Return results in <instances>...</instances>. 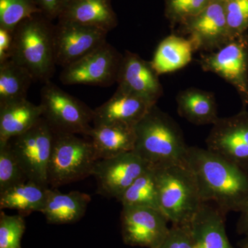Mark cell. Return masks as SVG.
I'll return each instance as SVG.
<instances>
[{"instance_id": "cell-1", "label": "cell", "mask_w": 248, "mask_h": 248, "mask_svg": "<svg viewBox=\"0 0 248 248\" xmlns=\"http://www.w3.org/2000/svg\"><path fill=\"white\" fill-rule=\"evenodd\" d=\"M185 163L195 175L203 203L213 202L225 215L242 211L248 202L247 171L200 147H188Z\"/></svg>"}, {"instance_id": "cell-2", "label": "cell", "mask_w": 248, "mask_h": 248, "mask_svg": "<svg viewBox=\"0 0 248 248\" xmlns=\"http://www.w3.org/2000/svg\"><path fill=\"white\" fill-rule=\"evenodd\" d=\"M134 152L155 169L185 164L189 146L179 124L155 104L135 126Z\"/></svg>"}, {"instance_id": "cell-3", "label": "cell", "mask_w": 248, "mask_h": 248, "mask_svg": "<svg viewBox=\"0 0 248 248\" xmlns=\"http://www.w3.org/2000/svg\"><path fill=\"white\" fill-rule=\"evenodd\" d=\"M54 27L42 14L18 24L13 32L10 60L27 69L35 81H50L57 65Z\"/></svg>"}, {"instance_id": "cell-4", "label": "cell", "mask_w": 248, "mask_h": 248, "mask_svg": "<svg viewBox=\"0 0 248 248\" xmlns=\"http://www.w3.org/2000/svg\"><path fill=\"white\" fill-rule=\"evenodd\" d=\"M155 173L160 211L174 226L189 224L203 203L193 172L185 163Z\"/></svg>"}, {"instance_id": "cell-5", "label": "cell", "mask_w": 248, "mask_h": 248, "mask_svg": "<svg viewBox=\"0 0 248 248\" xmlns=\"http://www.w3.org/2000/svg\"><path fill=\"white\" fill-rule=\"evenodd\" d=\"M97 161L91 140L74 134L55 132L49 164V186L58 187L92 176Z\"/></svg>"}, {"instance_id": "cell-6", "label": "cell", "mask_w": 248, "mask_h": 248, "mask_svg": "<svg viewBox=\"0 0 248 248\" xmlns=\"http://www.w3.org/2000/svg\"><path fill=\"white\" fill-rule=\"evenodd\" d=\"M40 104L44 118L54 131L89 136L94 110L51 81L45 83L41 90Z\"/></svg>"}, {"instance_id": "cell-7", "label": "cell", "mask_w": 248, "mask_h": 248, "mask_svg": "<svg viewBox=\"0 0 248 248\" xmlns=\"http://www.w3.org/2000/svg\"><path fill=\"white\" fill-rule=\"evenodd\" d=\"M55 132L43 117L22 135L9 140L28 180L48 187V169Z\"/></svg>"}, {"instance_id": "cell-8", "label": "cell", "mask_w": 248, "mask_h": 248, "mask_svg": "<svg viewBox=\"0 0 248 248\" xmlns=\"http://www.w3.org/2000/svg\"><path fill=\"white\" fill-rule=\"evenodd\" d=\"M123 55L105 42L78 61L63 68L60 79L64 85L108 87L117 83Z\"/></svg>"}, {"instance_id": "cell-9", "label": "cell", "mask_w": 248, "mask_h": 248, "mask_svg": "<svg viewBox=\"0 0 248 248\" xmlns=\"http://www.w3.org/2000/svg\"><path fill=\"white\" fill-rule=\"evenodd\" d=\"M200 64L231 84L237 91L243 108L248 107V34L232 39L216 51L203 54Z\"/></svg>"}, {"instance_id": "cell-10", "label": "cell", "mask_w": 248, "mask_h": 248, "mask_svg": "<svg viewBox=\"0 0 248 248\" xmlns=\"http://www.w3.org/2000/svg\"><path fill=\"white\" fill-rule=\"evenodd\" d=\"M207 149L248 172V110L219 118L206 140Z\"/></svg>"}, {"instance_id": "cell-11", "label": "cell", "mask_w": 248, "mask_h": 248, "mask_svg": "<svg viewBox=\"0 0 248 248\" xmlns=\"http://www.w3.org/2000/svg\"><path fill=\"white\" fill-rule=\"evenodd\" d=\"M169 222L157 209L123 207L121 223L124 243L131 246L159 248L169 234Z\"/></svg>"}, {"instance_id": "cell-12", "label": "cell", "mask_w": 248, "mask_h": 248, "mask_svg": "<svg viewBox=\"0 0 248 248\" xmlns=\"http://www.w3.org/2000/svg\"><path fill=\"white\" fill-rule=\"evenodd\" d=\"M150 166L134 151L97 160L93 169L97 192L118 200L122 194Z\"/></svg>"}, {"instance_id": "cell-13", "label": "cell", "mask_w": 248, "mask_h": 248, "mask_svg": "<svg viewBox=\"0 0 248 248\" xmlns=\"http://www.w3.org/2000/svg\"><path fill=\"white\" fill-rule=\"evenodd\" d=\"M108 32L97 28L58 20L54 27L57 65L64 68L107 42Z\"/></svg>"}, {"instance_id": "cell-14", "label": "cell", "mask_w": 248, "mask_h": 248, "mask_svg": "<svg viewBox=\"0 0 248 248\" xmlns=\"http://www.w3.org/2000/svg\"><path fill=\"white\" fill-rule=\"evenodd\" d=\"M195 50L211 53L231 40L227 26L224 0L210 2L197 16L182 24Z\"/></svg>"}, {"instance_id": "cell-15", "label": "cell", "mask_w": 248, "mask_h": 248, "mask_svg": "<svg viewBox=\"0 0 248 248\" xmlns=\"http://www.w3.org/2000/svg\"><path fill=\"white\" fill-rule=\"evenodd\" d=\"M117 89L143 98L156 104L164 94L159 75L151 62L126 50L123 55L117 81Z\"/></svg>"}, {"instance_id": "cell-16", "label": "cell", "mask_w": 248, "mask_h": 248, "mask_svg": "<svg viewBox=\"0 0 248 248\" xmlns=\"http://www.w3.org/2000/svg\"><path fill=\"white\" fill-rule=\"evenodd\" d=\"M154 105L143 98L117 89L107 102L94 109L93 124L118 123L135 126Z\"/></svg>"}, {"instance_id": "cell-17", "label": "cell", "mask_w": 248, "mask_h": 248, "mask_svg": "<svg viewBox=\"0 0 248 248\" xmlns=\"http://www.w3.org/2000/svg\"><path fill=\"white\" fill-rule=\"evenodd\" d=\"M224 215L215 205L203 203L189 223L195 248H234L226 231Z\"/></svg>"}, {"instance_id": "cell-18", "label": "cell", "mask_w": 248, "mask_h": 248, "mask_svg": "<svg viewBox=\"0 0 248 248\" xmlns=\"http://www.w3.org/2000/svg\"><path fill=\"white\" fill-rule=\"evenodd\" d=\"M58 19L97 28L107 32L118 24L110 0H67Z\"/></svg>"}, {"instance_id": "cell-19", "label": "cell", "mask_w": 248, "mask_h": 248, "mask_svg": "<svg viewBox=\"0 0 248 248\" xmlns=\"http://www.w3.org/2000/svg\"><path fill=\"white\" fill-rule=\"evenodd\" d=\"M89 137L97 160L133 151L136 140L135 126L118 123L93 125Z\"/></svg>"}, {"instance_id": "cell-20", "label": "cell", "mask_w": 248, "mask_h": 248, "mask_svg": "<svg viewBox=\"0 0 248 248\" xmlns=\"http://www.w3.org/2000/svg\"><path fill=\"white\" fill-rule=\"evenodd\" d=\"M43 117L40 104L26 99L0 105V141H8L30 130Z\"/></svg>"}, {"instance_id": "cell-21", "label": "cell", "mask_w": 248, "mask_h": 248, "mask_svg": "<svg viewBox=\"0 0 248 248\" xmlns=\"http://www.w3.org/2000/svg\"><path fill=\"white\" fill-rule=\"evenodd\" d=\"M176 102L179 116L195 125H213L220 118L213 93L189 88L178 93Z\"/></svg>"}, {"instance_id": "cell-22", "label": "cell", "mask_w": 248, "mask_h": 248, "mask_svg": "<svg viewBox=\"0 0 248 248\" xmlns=\"http://www.w3.org/2000/svg\"><path fill=\"white\" fill-rule=\"evenodd\" d=\"M91 198L79 191L62 193L49 189L46 202L42 213L49 223L63 224L79 220L86 213Z\"/></svg>"}, {"instance_id": "cell-23", "label": "cell", "mask_w": 248, "mask_h": 248, "mask_svg": "<svg viewBox=\"0 0 248 248\" xmlns=\"http://www.w3.org/2000/svg\"><path fill=\"white\" fill-rule=\"evenodd\" d=\"M195 51L190 39L170 35L160 42L151 62L159 76L172 73L190 63Z\"/></svg>"}, {"instance_id": "cell-24", "label": "cell", "mask_w": 248, "mask_h": 248, "mask_svg": "<svg viewBox=\"0 0 248 248\" xmlns=\"http://www.w3.org/2000/svg\"><path fill=\"white\" fill-rule=\"evenodd\" d=\"M48 187L27 181L0 192V209L16 210L23 217L45 208Z\"/></svg>"}, {"instance_id": "cell-25", "label": "cell", "mask_w": 248, "mask_h": 248, "mask_svg": "<svg viewBox=\"0 0 248 248\" xmlns=\"http://www.w3.org/2000/svg\"><path fill=\"white\" fill-rule=\"evenodd\" d=\"M33 78L11 60L0 63V105L27 98Z\"/></svg>"}, {"instance_id": "cell-26", "label": "cell", "mask_w": 248, "mask_h": 248, "mask_svg": "<svg viewBox=\"0 0 248 248\" xmlns=\"http://www.w3.org/2000/svg\"><path fill=\"white\" fill-rule=\"evenodd\" d=\"M117 201L123 207H148L159 210L155 169L148 168Z\"/></svg>"}, {"instance_id": "cell-27", "label": "cell", "mask_w": 248, "mask_h": 248, "mask_svg": "<svg viewBox=\"0 0 248 248\" xmlns=\"http://www.w3.org/2000/svg\"><path fill=\"white\" fill-rule=\"evenodd\" d=\"M42 14L35 0H0V28L14 32L19 23Z\"/></svg>"}, {"instance_id": "cell-28", "label": "cell", "mask_w": 248, "mask_h": 248, "mask_svg": "<svg viewBox=\"0 0 248 248\" xmlns=\"http://www.w3.org/2000/svg\"><path fill=\"white\" fill-rule=\"evenodd\" d=\"M27 181L9 141H0V192Z\"/></svg>"}, {"instance_id": "cell-29", "label": "cell", "mask_w": 248, "mask_h": 248, "mask_svg": "<svg viewBox=\"0 0 248 248\" xmlns=\"http://www.w3.org/2000/svg\"><path fill=\"white\" fill-rule=\"evenodd\" d=\"M224 9L231 40L248 32V0H224Z\"/></svg>"}, {"instance_id": "cell-30", "label": "cell", "mask_w": 248, "mask_h": 248, "mask_svg": "<svg viewBox=\"0 0 248 248\" xmlns=\"http://www.w3.org/2000/svg\"><path fill=\"white\" fill-rule=\"evenodd\" d=\"M208 0H166V15L173 24L192 19L209 4Z\"/></svg>"}, {"instance_id": "cell-31", "label": "cell", "mask_w": 248, "mask_h": 248, "mask_svg": "<svg viewBox=\"0 0 248 248\" xmlns=\"http://www.w3.org/2000/svg\"><path fill=\"white\" fill-rule=\"evenodd\" d=\"M25 229L22 215L9 216L1 210L0 248H21V239Z\"/></svg>"}, {"instance_id": "cell-32", "label": "cell", "mask_w": 248, "mask_h": 248, "mask_svg": "<svg viewBox=\"0 0 248 248\" xmlns=\"http://www.w3.org/2000/svg\"><path fill=\"white\" fill-rule=\"evenodd\" d=\"M159 248H195L188 225H172L167 238Z\"/></svg>"}, {"instance_id": "cell-33", "label": "cell", "mask_w": 248, "mask_h": 248, "mask_svg": "<svg viewBox=\"0 0 248 248\" xmlns=\"http://www.w3.org/2000/svg\"><path fill=\"white\" fill-rule=\"evenodd\" d=\"M42 14L50 21L58 19L67 0H35Z\"/></svg>"}, {"instance_id": "cell-34", "label": "cell", "mask_w": 248, "mask_h": 248, "mask_svg": "<svg viewBox=\"0 0 248 248\" xmlns=\"http://www.w3.org/2000/svg\"><path fill=\"white\" fill-rule=\"evenodd\" d=\"M13 45V32L0 28V63L9 60Z\"/></svg>"}, {"instance_id": "cell-35", "label": "cell", "mask_w": 248, "mask_h": 248, "mask_svg": "<svg viewBox=\"0 0 248 248\" xmlns=\"http://www.w3.org/2000/svg\"><path fill=\"white\" fill-rule=\"evenodd\" d=\"M241 215L236 225V231L239 234L248 236V202L241 212Z\"/></svg>"}, {"instance_id": "cell-36", "label": "cell", "mask_w": 248, "mask_h": 248, "mask_svg": "<svg viewBox=\"0 0 248 248\" xmlns=\"http://www.w3.org/2000/svg\"><path fill=\"white\" fill-rule=\"evenodd\" d=\"M241 248H248V236L239 244Z\"/></svg>"}, {"instance_id": "cell-37", "label": "cell", "mask_w": 248, "mask_h": 248, "mask_svg": "<svg viewBox=\"0 0 248 248\" xmlns=\"http://www.w3.org/2000/svg\"><path fill=\"white\" fill-rule=\"evenodd\" d=\"M209 2H213V1H221V0H208Z\"/></svg>"}]
</instances>
